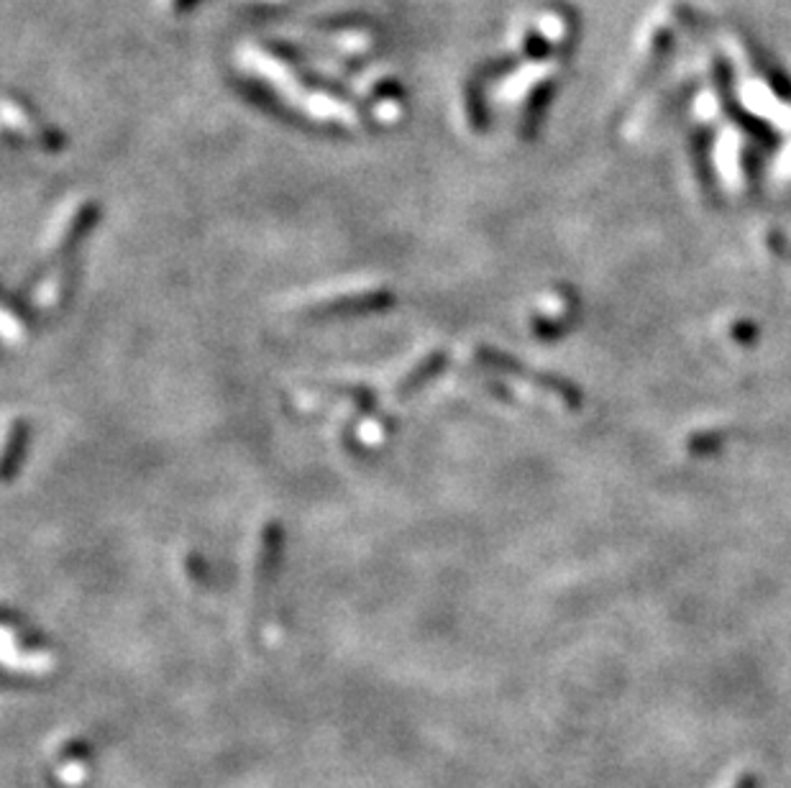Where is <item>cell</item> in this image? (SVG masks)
Returning a JSON list of instances; mask_svg holds the SVG:
<instances>
[{
    "label": "cell",
    "instance_id": "obj_1",
    "mask_svg": "<svg viewBox=\"0 0 791 788\" xmlns=\"http://www.w3.org/2000/svg\"><path fill=\"white\" fill-rule=\"evenodd\" d=\"M730 788H760V778L753 771H743L741 776H735Z\"/></svg>",
    "mask_w": 791,
    "mask_h": 788
}]
</instances>
